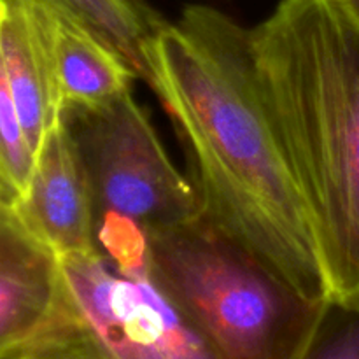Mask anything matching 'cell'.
<instances>
[{"instance_id":"3","label":"cell","mask_w":359,"mask_h":359,"mask_svg":"<svg viewBox=\"0 0 359 359\" xmlns=\"http://www.w3.org/2000/svg\"><path fill=\"white\" fill-rule=\"evenodd\" d=\"M151 280L219 359H297L332 302H311L200 216L146 230Z\"/></svg>"},{"instance_id":"6","label":"cell","mask_w":359,"mask_h":359,"mask_svg":"<svg viewBox=\"0 0 359 359\" xmlns=\"http://www.w3.org/2000/svg\"><path fill=\"white\" fill-rule=\"evenodd\" d=\"M69 316L60 256L0 198V359H16Z\"/></svg>"},{"instance_id":"1","label":"cell","mask_w":359,"mask_h":359,"mask_svg":"<svg viewBox=\"0 0 359 359\" xmlns=\"http://www.w3.org/2000/svg\"><path fill=\"white\" fill-rule=\"evenodd\" d=\"M212 226L311 302H330L318 241L269 111L251 28L184 7L153 48V83Z\"/></svg>"},{"instance_id":"7","label":"cell","mask_w":359,"mask_h":359,"mask_svg":"<svg viewBox=\"0 0 359 359\" xmlns=\"http://www.w3.org/2000/svg\"><path fill=\"white\" fill-rule=\"evenodd\" d=\"M13 205L58 256L100 252L93 193L63 119L39 144L27 191Z\"/></svg>"},{"instance_id":"8","label":"cell","mask_w":359,"mask_h":359,"mask_svg":"<svg viewBox=\"0 0 359 359\" xmlns=\"http://www.w3.org/2000/svg\"><path fill=\"white\" fill-rule=\"evenodd\" d=\"M0 53L34 153L63 116L49 13L0 0Z\"/></svg>"},{"instance_id":"14","label":"cell","mask_w":359,"mask_h":359,"mask_svg":"<svg viewBox=\"0 0 359 359\" xmlns=\"http://www.w3.org/2000/svg\"><path fill=\"white\" fill-rule=\"evenodd\" d=\"M347 11H349L351 16L359 23V0H339Z\"/></svg>"},{"instance_id":"12","label":"cell","mask_w":359,"mask_h":359,"mask_svg":"<svg viewBox=\"0 0 359 359\" xmlns=\"http://www.w3.org/2000/svg\"><path fill=\"white\" fill-rule=\"evenodd\" d=\"M297 359H359V309L330 304Z\"/></svg>"},{"instance_id":"15","label":"cell","mask_w":359,"mask_h":359,"mask_svg":"<svg viewBox=\"0 0 359 359\" xmlns=\"http://www.w3.org/2000/svg\"><path fill=\"white\" fill-rule=\"evenodd\" d=\"M133 2H137V4H146V0H133Z\"/></svg>"},{"instance_id":"9","label":"cell","mask_w":359,"mask_h":359,"mask_svg":"<svg viewBox=\"0 0 359 359\" xmlns=\"http://www.w3.org/2000/svg\"><path fill=\"white\" fill-rule=\"evenodd\" d=\"M37 7L83 28L114 51L137 79L151 88L153 48L167 21L149 6L133 0H13Z\"/></svg>"},{"instance_id":"10","label":"cell","mask_w":359,"mask_h":359,"mask_svg":"<svg viewBox=\"0 0 359 359\" xmlns=\"http://www.w3.org/2000/svg\"><path fill=\"white\" fill-rule=\"evenodd\" d=\"M49 28L65 107L100 105L132 90L135 74L93 35L53 14H49Z\"/></svg>"},{"instance_id":"5","label":"cell","mask_w":359,"mask_h":359,"mask_svg":"<svg viewBox=\"0 0 359 359\" xmlns=\"http://www.w3.org/2000/svg\"><path fill=\"white\" fill-rule=\"evenodd\" d=\"M60 262L74 321L100 359H219L147 269L121 272L102 252Z\"/></svg>"},{"instance_id":"4","label":"cell","mask_w":359,"mask_h":359,"mask_svg":"<svg viewBox=\"0 0 359 359\" xmlns=\"http://www.w3.org/2000/svg\"><path fill=\"white\" fill-rule=\"evenodd\" d=\"M62 119L86 172L98 221L119 216L154 230L203 216L195 184L177 170L132 90L100 105H69Z\"/></svg>"},{"instance_id":"16","label":"cell","mask_w":359,"mask_h":359,"mask_svg":"<svg viewBox=\"0 0 359 359\" xmlns=\"http://www.w3.org/2000/svg\"><path fill=\"white\" fill-rule=\"evenodd\" d=\"M0 198H6V196H4V195H2V193H0ZM6 200H7V198H6Z\"/></svg>"},{"instance_id":"13","label":"cell","mask_w":359,"mask_h":359,"mask_svg":"<svg viewBox=\"0 0 359 359\" xmlns=\"http://www.w3.org/2000/svg\"><path fill=\"white\" fill-rule=\"evenodd\" d=\"M16 359H100L97 356L83 333L77 328L70 312L69 318L56 326L32 349Z\"/></svg>"},{"instance_id":"11","label":"cell","mask_w":359,"mask_h":359,"mask_svg":"<svg viewBox=\"0 0 359 359\" xmlns=\"http://www.w3.org/2000/svg\"><path fill=\"white\" fill-rule=\"evenodd\" d=\"M35 153L21 123L0 53V193L16 202L28 188Z\"/></svg>"},{"instance_id":"2","label":"cell","mask_w":359,"mask_h":359,"mask_svg":"<svg viewBox=\"0 0 359 359\" xmlns=\"http://www.w3.org/2000/svg\"><path fill=\"white\" fill-rule=\"evenodd\" d=\"M251 41L330 302L359 309V23L339 0H280Z\"/></svg>"}]
</instances>
